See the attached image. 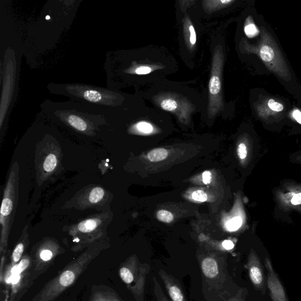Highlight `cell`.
I'll return each mask as SVG.
<instances>
[{"label":"cell","instance_id":"30bf717a","mask_svg":"<svg viewBox=\"0 0 301 301\" xmlns=\"http://www.w3.org/2000/svg\"><path fill=\"white\" fill-rule=\"evenodd\" d=\"M201 268L202 274L208 280H214L220 274L218 262L212 257H205L201 261Z\"/></svg>","mask_w":301,"mask_h":301},{"label":"cell","instance_id":"9c48e42d","mask_svg":"<svg viewBox=\"0 0 301 301\" xmlns=\"http://www.w3.org/2000/svg\"><path fill=\"white\" fill-rule=\"evenodd\" d=\"M29 245V235H28L27 230H25L21 237L19 238L18 243L16 244L15 248L13 249L11 256L10 263L7 266L13 268V267L18 265L23 257L25 250Z\"/></svg>","mask_w":301,"mask_h":301},{"label":"cell","instance_id":"4fadbf2b","mask_svg":"<svg viewBox=\"0 0 301 301\" xmlns=\"http://www.w3.org/2000/svg\"><path fill=\"white\" fill-rule=\"evenodd\" d=\"M63 119L72 127L81 132H86L88 129V124L83 118L80 115L68 113L66 115L64 114Z\"/></svg>","mask_w":301,"mask_h":301},{"label":"cell","instance_id":"6da1fadb","mask_svg":"<svg viewBox=\"0 0 301 301\" xmlns=\"http://www.w3.org/2000/svg\"><path fill=\"white\" fill-rule=\"evenodd\" d=\"M103 249L101 246H95L70 262L58 272L53 279L45 284L32 301H54L76 283Z\"/></svg>","mask_w":301,"mask_h":301},{"label":"cell","instance_id":"cb8c5ba5","mask_svg":"<svg viewBox=\"0 0 301 301\" xmlns=\"http://www.w3.org/2000/svg\"><path fill=\"white\" fill-rule=\"evenodd\" d=\"M242 223H243V221H242L241 218L240 216H237V217L233 218L228 222L227 224V229L230 231H234V230L240 229L242 226Z\"/></svg>","mask_w":301,"mask_h":301},{"label":"cell","instance_id":"8fae6325","mask_svg":"<svg viewBox=\"0 0 301 301\" xmlns=\"http://www.w3.org/2000/svg\"><path fill=\"white\" fill-rule=\"evenodd\" d=\"M105 94L100 90L94 89H81L80 99L88 101L90 103L104 104L106 100Z\"/></svg>","mask_w":301,"mask_h":301},{"label":"cell","instance_id":"5b68a950","mask_svg":"<svg viewBox=\"0 0 301 301\" xmlns=\"http://www.w3.org/2000/svg\"><path fill=\"white\" fill-rule=\"evenodd\" d=\"M223 64V50L221 46H218L213 52L209 82V104L208 111V113L212 116H215L223 107L222 95V74Z\"/></svg>","mask_w":301,"mask_h":301},{"label":"cell","instance_id":"52a82bcc","mask_svg":"<svg viewBox=\"0 0 301 301\" xmlns=\"http://www.w3.org/2000/svg\"><path fill=\"white\" fill-rule=\"evenodd\" d=\"M89 301H125L110 286L106 285L92 286Z\"/></svg>","mask_w":301,"mask_h":301},{"label":"cell","instance_id":"e575fe53","mask_svg":"<svg viewBox=\"0 0 301 301\" xmlns=\"http://www.w3.org/2000/svg\"><path fill=\"white\" fill-rule=\"evenodd\" d=\"M227 301H241L240 300H239L238 298L237 297H233V298H230V299H229Z\"/></svg>","mask_w":301,"mask_h":301},{"label":"cell","instance_id":"5bb4252c","mask_svg":"<svg viewBox=\"0 0 301 301\" xmlns=\"http://www.w3.org/2000/svg\"><path fill=\"white\" fill-rule=\"evenodd\" d=\"M249 277L255 286H260L263 282V276L258 261L250 258L248 261Z\"/></svg>","mask_w":301,"mask_h":301},{"label":"cell","instance_id":"4316f807","mask_svg":"<svg viewBox=\"0 0 301 301\" xmlns=\"http://www.w3.org/2000/svg\"><path fill=\"white\" fill-rule=\"evenodd\" d=\"M192 197L194 200L196 201L204 202L207 200L206 193L201 190H198L194 192L192 194Z\"/></svg>","mask_w":301,"mask_h":301},{"label":"cell","instance_id":"44dd1931","mask_svg":"<svg viewBox=\"0 0 301 301\" xmlns=\"http://www.w3.org/2000/svg\"><path fill=\"white\" fill-rule=\"evenodd\" d=\"M105 195V191L101 187H95L91 191L89 195V201L91 204L99 202Z\"/></svg>","mask_w":301,"mask_h":301},{"label":"cell","instance_id":"d4e9b609","mask_svg":"<svg viewBox=\"0 0 301 301\" xmlns=\"http://www.w3.org/2000/svg\"><path fill=\"white\" fill-rule=\"evenodd\" d=\"M136 128L138 131L143 134H150L154 130L153 125L151 124L145 122L137 123L136 125Z\"/></svg>","mask_w":301,"mask_h":301},{"label":"cell","instance_id":"f546056e","mask_svg":"<svg viewBox=\"0 0 301 301\" xmlns=\"http://www.w3.org/2000/svg\"><path fill=\"white\" fill-rule=\"evenodd\" d=\"M238 154L239 157L241 159H244L246 158L247 156V151L246 145L243 143H240L238 148Z\"/></svg>","mask_w":301,"mask_h":301},{"label":"cell","instance_id":"ffe728a7","mask_svg":"<svg viewBox=\"0 0 301 301\" xmlns=\"http://www.w3.org/2000/svg\"><path fill=\"white\" fill-rule=\"evenodd\" d=\"M154 293L157 301H171L163 292L161 285L156 277H153Z\"/></svg>","mask_w":301,"mask_h":301},{"label":"cell","instance_id":"9a60e30c","mask_svg":"<svg viewBox=\"0 0 301 301\" xmlns=\"http://www.w3.org/2000/svg\"><path fill=\"white\" fill-rule=\"evenodd\" d=\"M233 2L234 1L232 0H214V1H205L203 2L205 9L209 12H212L228 6Z\"/></svg>","mask_w":301,"mask_h":301},{"label":"cell","instance_id":"7c38bea8","mask_svg":"<svg viewBox=\"0 0 301 301\" xmlns=\"http://www.w3.org/2000/svg\"><path fill=\"white\" fill-rule=\"evenodd\" d=\"M184 35L187 46L190 49H193L196 42V35L195 29L188 17L184 19Z\"/></svg>","mask_w":301,"mask_h":301},{"label":"cell","instance_id":"ba28073f","mask_svg":"<svg viewBox=\"0 0 301 301\" xmlns=\"http://www.w3.org/2000/svg\"><path fill=\"white\" fill-rule=\"evenodd\" d=\"M157 101L160 107L165 111L179 112L181 111L187 112L191 109L189 104L185 101L177 99L172 95H162L157 98Z\"/></svg>","mask_w":301,"mask_h":301},{"label":"cell","instance_id":"d6a6232c","mask_svg":"<svg viewBox=\"0 0 301 301\" xmlns=\"http://www.w3.org/2000/svg\"><path fill=\"white\" fill-rule=\"evenodd\" d=\"M291 202L294 205L301 204V193L295 195L294 197L292 198Z\"/></svg>","mask_w":301,"mask_h":301},{"label":"cell","instance_id":"1f68e13d","mask_svg":"<svg viewBox=\"0 0 301 301\" xmlns=\"http://www.w3.org/2000/svg\"><path fill=\"white\" fill-rule=\"evenodd\" d=\"M292 116L297 122L301 124V112L298 109H295L292 112Z\"/></svg>","mask_w":301,"mask_h":301},{"label":"cell","instance_id":"ac0fdd59","mask_svg":"<svg viewBox=\"0 0 301 301\" xmlns=\"http://www.w3.org/2000/svg\"><path fill=\"white\" fill-rule=\"evenodd\" d=\"M57 158L55 155L50 154L44 162L43 168L47 173H52L57 165Z\"/></svg>","mask_w":301,"mask_h":301},{"label":"cell","instance_id":"e0dca14e","mask_svg":"<svg viewBox=\"0 0 301 301\" xmlns=\"http://www.w3.org/2000/svg\"><path fill=\"white\" fill-rule=\"evenodd\" d=\"M168 151L164 148H157L148 154V158L151 162H159L167 158Z\"/></svg>","mask_w":301,"mask_h":301},{"label":"cell","instance_id":"7402d4cb","mask_svg":"<svg viewBox=\"0 0 301 301\" xmlns=\"http://www.w3.org/2000/svg\"><path fill=\"white\" fill-rule=\"evenodd\" d=\"M244 32L248 37L253 38L257 36L259 30L256 25L252 22L249 21L246 23L244 27Z\"/></svg>","mask_w":301,"mask_h":301},{"label":"cell","instance_id":"d6986e66","mask_svg":"<svg viewBox=\"0 0 301 301\" xmlns=\"http://www.w3.org/2000/svg\"><path fill=\"white\" fill-rule=\"evenodd\" d=\"M260 57L266 63H270L275 57V53L274 50L269 46H262L260 50Z\"/></svg>","mask_w":301,"mask_h":301},{"label":"cell","instance_id":"7a4b0ae2","mask_svg":"<svg viewBox=\"0 0 301 301\" xmlns=\"http://www.w3.org/2000/svg\"><path fill=\"white\" fill-rule=\"evenodd\" d=\"M16 164H14L11 169L10 175L4 191L3 199L0 211V224L2 227L0 238L1 256L6 255L8 238L18 203V167H16Z\"/></svg>","mask_w":301,"mask_h":301},{"label":"cell","instance_id":"277c9868","mask_svg":"<svg viewBox=\"0 0 301 301\" xmlns=\"http://www.w3.org/2000/svg\"><path fill=\"white\" fill-rule=\"evenodd\" d=\"M64 252V249L57 242L52 240H44L34 248L30 254L32 258L30 272L32 285L47 271L54 263L55 259Z\"/></svg>","mask_w":301,"mask_h":301},{"label":"cell","instance_id":"484cf974","mask_svg":"<svg viewBox=\"0 0 301 301\" xmlns=\"http://www.w3.org/2000/svg\"><path fill=\"white\" fill-rule=\"evenodd\" d=\"M268 106L271 110L275 112H281L283 109V106L282 104L276 102L273 99H270L268 101Z\"/></svg>","mask_w":301,"mask_h":301},{"label":"cell","instance_id":"8992f818","mask_svg":"<svg viewBox=\"0 0 301 301\" xmlns=\"http://www.w3.org/2000/svg\"><path fill=\"white\" fill-rule=\"evenodd\" d=\"M159 275L171 301H187L181 284L176 278L163 269L159 270Z\"/></svg>","mask_w":301,"mask_h":301},{"label":"cell","instance_id":"836d02e7","mask_svg":"<svg viewBox=\"0 0 301 301\" xmlns=\"http://www.w3.org/2000/svg\"><path fill=\"white\" fill-rule=\"evenodd\" d=\"M222 246H223L225 249L227 250H230L233 248V247H234V244H233L232 241L226 240L223 242V243H222Z\"/></svg>","mask_w":301,"mask_h":301},{"label":"cell","instance_id":"3957f363","mask_svg":"<svg viewBox=\"0 0 301 301\" xmlns=\"http://www.w3.org/2000/svg\"><path fill=\"white\" fill-rule=\"evenodd\" d=\"M150 269L148 264L141 263L136 255L131 256L120 266L121 280L136 301H145L146 279Z\"/></svg>","mask_w":301,"mask_h":301},{"label":"cell","instance_id":"83f0119b","mask_svg":"<svg viewBox=\"0 0 301 301\" xmlns=\"http://www.w3.org/2000/svg\"><path fill=\"white\" fill-rule=\"evenodd\" d=\"M153 70H154L153 67L142 66L135 69L134 72L137 75H145L153 71Z\"/></svg>","mask_w":301,"mask_h":301},{"label":"cell","instance_id":"2e32d148","mask_svg":"<svg viewBox=\"0 0 301 301\" xmlns=\"http://www.w3.org/2000/svg\"><path fill=\"white\" fill-rule=\"evenodd\" d=\"M100 221L98 219H89L78 225V230L82 233H89L93 231L98 226Z\"/></svg>","mask_w":301,"mask_h":301},{"label":"cell","instance_id":"4dcf8cb0","mask_svg":"<svg viewBox=\"0 0 301 301\" xmlns=\"http://www.w3.org/2000/svg\"><path fill=\"white\" fill-rule=\"evenodd\" d=\"M212 173L210 171H205L203 174H202V180H203L205 184H210L211 181H212Z\"/></svg>","mask_w":301,"mask_h":301},{"label":"cell","instance_id":"f1b7e54d","mask_svg":"<svg viewBox=\"0 0 301 301\" xmlns=\"http://www.w3.org/2000/svg\"><path fill=\"white\" fill-rule=\"evenodd\" d=\"M5 261H6L5 255L1 256V266H0V283L1 285L4 284V272L5 267H6L5 266Z\"/></svg>","mask_w":301,"mask_h":301},{"label":"cell","instance_id":"603a6c76","mask_svg":"<svg viewBox=\"0 0 301 301\" xmlns=\"http://www.w3.org/2000/svg\"><path fill=\"white\" fill-rule=\"evenodd\" d=\"M157 218L159 220L165 223H170L172 222L174 219V216L172 213L168 212L166 210H161L157 213Z\"/></svg>","mask_w":301,"mask_h":301}]
</instances>
